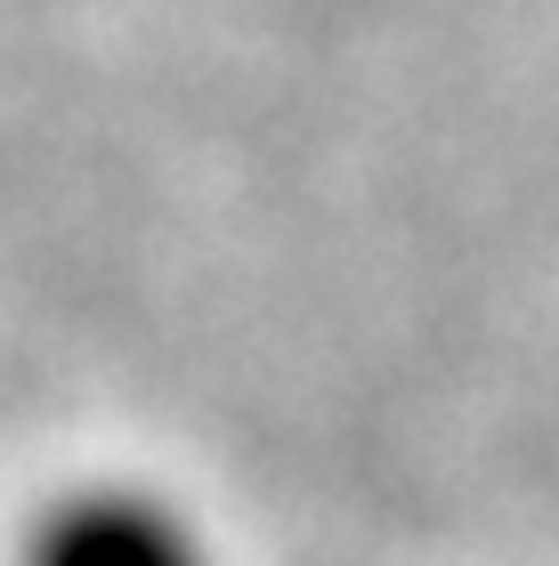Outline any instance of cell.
Masks as SVG:
<instances>
[{
	"label": "cell",
	"instance_id": "6da1fadb",
	"mask_svg": "<svg viewBox=\"0 0 559 566\" xmlns=\"http://www.w3.org/2000/svg\"><path fill=\"white\" fill-rule=\"evenodd\" d=\"M24 566H211V551L179 502L146 485H90L33 526Z\"/></svg>",
	"mask_w": 559,
	"mask_h": 566
}]
</instances>
